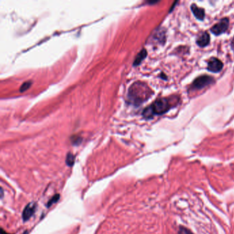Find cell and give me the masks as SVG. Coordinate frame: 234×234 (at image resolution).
Listing matches in <instances>:
<instances>
[{"label": "cell", "mask_w": 234, "mask_h": 234, "mask_svg": "<svg viewBox=\"0 0 234 234\" xmlns=\"http://www.w3.org/2000/svg\"><path fill=\"white\" fill-rule=\"evenodd\" d=\"M147 56V52L145 49H142L140 53L138 54L137 56H136L135 61H134V65H140L143 60Z\"/></svg>", "instance_id": "cell-9"}, {"label": "cell", "mask_w": 234, "mask_h": 234, "mask_svg": "<svg viewBox=\"0 0 234 234\" xmlns=\"http://www.w3.org/2000/svg\"><path fill=\"white\" fill-rule=\"evenodd\" d=\"M223 68V63L216 58H211L207 63V69L211 72H219Z\"/></svg>", "instance_id": "cell-5"}, {"label": "cell", "mask_w": 234, "mask_h": 234, "mask_svg": "<svg viewBox=\"0 0 234 234\" xmlns=\"http://www.w3.org/2000/svg\"><path fill=\"white\" fill-rule=\"evenodd\" d=\"M73 163H74V156L71 153H68L66 157V164L69 166H73Z\"/></svg>", "instance_id": "cell-10"}, {"label": "cell", "mask_w": 234, "mask_h": 234, "mask_svg": "<svg viewBox=\"0 0 234 234\" xmlns=\"http://www.w3.org/2000/svg\"><path fill=\"white\" fill-rule=\"evenodd\" d=\"M191 10L195 17L198 20H203L205 16V10L202 8H199L196 4H193L191 6Z\"/></svg>", "instance_id": "cell-8"}, {"label": "cell", "mask_w": 234, "mask_h": 234, "mask_svg": "<svg viewBox=\"0 0 234 234\" xmlns=\"http://www.w3.org/2000/svg\"><path fill=\"white\" fill-rule=\"evenodd\" d=\"M214 79L210 76L203 75L196 78L193 81L190 88L193 90H200L214 83Z\"/></svg>", "instance_id": "cell-3"}, {"label": "cell", "mask_w": 234, "mask_h": 234, "mask_svg": "<svg viewBox=\"0 0 234 234\" xmlns=\"http://www.w3.org/2000/svg\"><path fill=\"white\" fill-rule=\"evenodd\" d=\"M171 105L169 100L166 98H159L154 102L153 105L149 106L152 114L154 116L155 115H162L168 112L171 108Z\"/></svg>", "instance_id": "cell-2"}, {"label": "cell", "mask_w": 234, "mask_h": 234, "mask_svg": "<svg viewBox=\"0 0 234 234\" xmlns=\"http://www.w3.org/2000/svg\"><path fill=\"white\" fill-rule=\"evenodd\" d=\"M210 42V36L207 32H203L198 36L196 39V43L198 46L201 47H205Z\"/></svg>", "instance_id": "cell-7"}, {"label": "cell", "mask_w": 234, "mask_h": 234, "mask_svg": "<svg viewBox=\"0 0 234 234\" xmlns=\"http://www.w3.org/2000/svg\"><path fill=\"white\" fill-rule=\"evenodd\" d=\"M60 198V195L58 194H56V195H55V196H54L49 201V202L47 203V207H51L52 205L53 204H55V203H56L57 202V201H58V199Z\"/></svg>", "instance_id": "cell-11"}, {"label": "cell", "mask_w": 234, "mask_h": 234, "mask_svg": "<svg viewBox=\"0 0 234 234\" xmlns=\"http://www.w3.org/2000/svg\"><path fill=\"white\" fill-rule=\"evenodd\" d=\"M31 84H32V82L31 81L25 82V83H23L22 85H21V86L20 92H25V91H26L29 88L30 86H31Z\"/></svg>", "instance_id": "cell-12"}, {"label": "cell", "mask_w": 234, "mask_h": 234, "mask_svg": "<svg viewBox=\"0 0 234 234\" xmlns=\"http://www.w3.org/2000/svg\"><path fill=\"white\" fill-rule=\"evenodd\" d=\"M153 94V91L146 84L141 82H136L132 84L129 90V99L132 103L140 105Z\"/></svg>", "instance_id": "cell-1"}, {"label": "cell", "mask_w": 234, "mask_h": 234, "mask_svg": "<svg viewBox=\"0 0 234 234\" xmlns=\"http://www.w3.org/2000/svg\"><path fill=\"white\" fill-rule=\"evenodd\" d=\"M178 234H194V233H193L191 231L189 230V229L185 228V227H181L179 228Z\"/></svg>", "instance_id": "cell-13"}, {"label": "cell", "mask_w": 234, "mask_h": 234, "mask_svg": "<svg viewBox=\"0 0 234 234\" xmlns=\"http://www.w3.org/2000/svg\"><path fill=\"white\" fill-rule=\"evenodd\" d=\"M229 19L225 17V18L221 19V20L214 25L211 28V31L215 35H220V34L224 33L226 32L229 27Z\"/></svg>", "instance_id": "cell-4"}, {"label": "cell", "mask_w": 234, "mask_h": 234, "mask_svg": "<svg viewBox=\"0 0 234 234\" xmlns=\"http://www.w3.org/2000/svg\"><path fill=\"white\" fill-rule=\"evenodd\" d=\"M36 205L34 203H30L29 204L26 205V207H25L24 210H23L22 218L24 221L28 220L30 218L33 216L34 212L36 211Z\"/></svg>", "instance_id": "cell-6"}]
</instances>
